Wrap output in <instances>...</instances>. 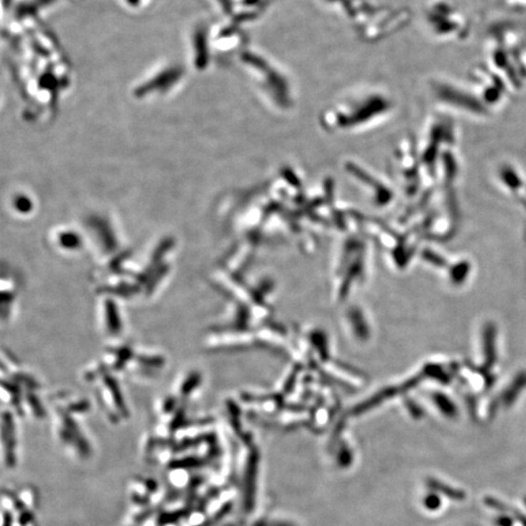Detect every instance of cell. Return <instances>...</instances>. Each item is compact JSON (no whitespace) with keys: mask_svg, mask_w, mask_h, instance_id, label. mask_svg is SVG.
<instances>
[{"mask_svg":"<svg viewBox=\"0 0 526 526\" xmlns=\"http://www.w3.org/2000/svg\"><path fill=\"white\" fill-rule=\"evenodd\" d=\"M123 2L129 8H139V6L145 4L147 0H123Z\"/></svg>","mask_w":526,"mask_h":526,"instance_id":"1","label":"cell"}]
</instances>
